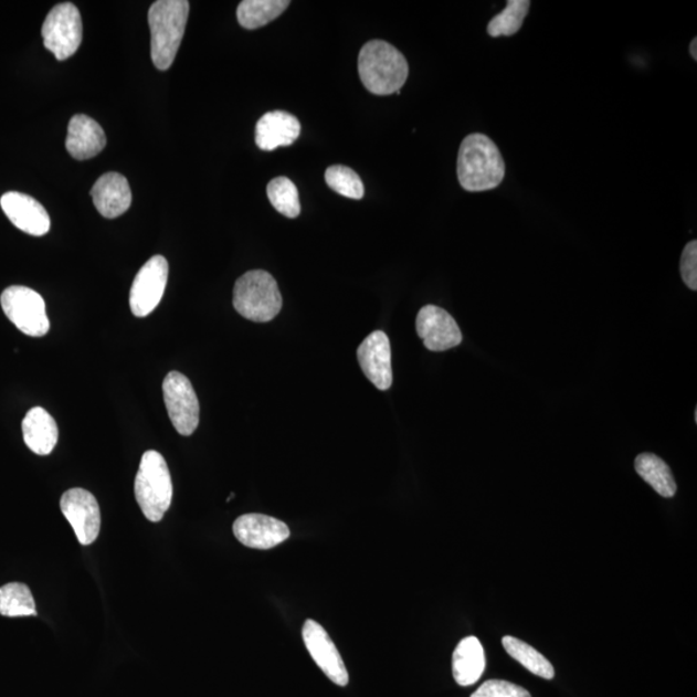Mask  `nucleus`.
I'll return each instance as SVG.
<instances>
[{
	"instance_id": "obj_25",
	"label": "nucleus",
	"mask_w": 697,
	"mask_h": 697,
	"mask_svg": "<svg viewBox=\"0 0 697 697\" xmlns=\"http://www.w3.org/2000/svg\"><path fill=\"white\" fill-rule=\"evenodd\" d=\"M531 2L528 0H509L504 11L489 21L487 33L489 36H511L524 27Z\"/></svg>"
},
{
	"instance_id": "obj_10",
	"label": "nucleus",
	"mask_w": 697,
	"mask_h": 697,
	"mask_svg": "<svg viewBox=\"0 0 697 697\" xmlns=\"http://www.w3.org/2000/svg\"><path fill=\"white\" fill-rule=\"evenodd\" d=\"M60 508L82 546L96 541L102 528V513L94 495L83 488L68 489L61 497Z\"/></svg>"
},
{
	"instance_id": "obj_4",
	"label": "nucleus",
	"mask_w": 697,
	"mask_h": 697,
	"mask_svg": "<svg viewBox=\"0 0 697 697\" xmlns=\"http://www.w3.org/2000/svg\"><path fill=\"white\" fill-rule=\"evenodd\" d=\"M135 496L144 516L160 522L171 507L173 486L170 469L159 452H145L135 479Z\"/></svg>"
},
{
	"instance_id": "obj_7",
	"label": "nucleus",
	"mask_w": 697,
	"mask_h": 697,
	"mask_svg": "<svg viewBox=\"0 0 697 697\" xmlns=\"http://www.w3.org/2000/svg\"><path fill=\"white\" fill-rule=\"evenodd\" d=\"M44 47L59 61L72 57L81 47L83 24L80 10L73 3H61L51 10L42 28Z\"/></svg>"
},
{
	"instance_id": "obj_22",
	"label": "nucleus",
	"mask_w": 697,
	"mask_h": 697,
	"mask_svg": "<svg viewBox=\"0 0 697 697\" xmlns=\"http://www.w3.org/2000/svg\"><path fill=\"white\" fill-rule=\"evenodd\" d=\"M288 0H243L236 10L242 28L255 30L277 20L288 9Z\"/></svg>"
},
{
	"instance_id": "obj_18",
	"label": "nucleus",
	"mask_w": 697,
	"mask_h": 697,
	"mask_svg": "<svg viewBox=\"0 0 697 697\" xmlns=\"http://www.w3.org/2000/svg\"><path fill=\"white\" fill-rule=\"evenodd\" d=\"M106 147L102 126L87 115H74L68 124L66 149L74 159L86 160L99 155Z\"/></svg>"
},
{
	"instance_id": "obj_28",
	"label": "nucleus",
	"mask_w": 697,
	"mask_h": 697,
	"mask_svg": "<svg viewBox=\"0 0 697 697\" xmlns=\"http://www.w3.org/2000/svg\"><path fill=\"white\" fill-rule=\"evenodd\" d=\"M472 697H531L526 688L508 680L489 679Z\"/></svg>"
},
{
	"instance_id": "obj_17",
	"label": "nucleus",
	"mask_w": 697,
	"mask_h": 697,
	"mask_svg": "<svg viewBox=\"0 0 697 697\" xmlns=\"http://www.w3.org/2000/svg\"><path fill=\"white\" fill-rule=\"evenodd\" d=\"M96 210L106 219L122 217L133 203L131 188L124 175L105 173L91 190Z\"/></svg>"
},
{
	"instance_id": "obj_14",
	"label": "nucleus",
	"mask_w": 697,
	"mask_h": 697,
	"mask_svg": "<svg viewBox=\"0 0 697 697\" xmlns=\"http://www.w3.org/2000/svg\"><path fill=\"white\" fill-rule=\"evenodd\" d=\"M233 532L243 546L252 549H272L289 538V528L277 518L265 515L241 516L233 525Z\"/></svg>"
},
{
	"instance_id": "obj_24",
	"label": "nucleus",
	"mask_w": 697,
	"mask_h": 697,
	"mask_svg": "<svg viewBox=\"0 0 697 697\" xmlns=\"http://www.w3.org/2000/svg\"><path fill=\"white\" fill-rule=\"evenodd\" d=\"M0 615L6 617L38 615L33 594L28 585L10 583L0 588Z\"/></svg>"
},
{
	"instance_id": "obj_23",
	"label": "nucleus",
	"mask_w": 697,
	"mask_h": 697,
	"mask_svg": "<svg viewBox=\"0 0 697 697\" xmlns=\"http://www.w3.org/2000/svg\"><path fill=\"white\" fill-rule=\"evenodd\" d=\"M503 646L505 651L520 665H524L528 672L543 679L555 678L556 672L553 665H551L548 658L541 655L538 650L527 645L526 642L507 635V637L503 638Z\"/></svg>"
},
{
	"instance_id": "obj_5",
	"label": "nucleus",
	"mask_w": 697,
	"mask_h": 697,
	"mask_svg": "<svg viewBox=\"0 0 697 697\" xmlns=\"http://www.w3.org/2000/svg\"><path fill=\"white\" fill-rule=\"evenodd\" d=\"M233 305L242 317L266 324L278 316L283 300L277 281L264 271H251L235 282Z\"/></svg>"
},
{
	"instance_id": "obj_30",
	"label": "nucleus",
	"mask_w": 697,
	"mask_h": 697,
	"mask_svg": "<svg viewBox=\"0 0 697 697\" xmlns=\"http://www.w3.org/2000/svg\"><path fill=\"white\" fill-rule=\"evenodd\" d=\"M696 43H697V40L696 38H694L691 44H689V55H691L695 61L697 60Z\"/></svg>"
},
{
	"instance_id": "obj_9",
	"label": "nucleus",
	"mask_w": 697,
	"mask_h": 697,
	"mask_svg": "<svg viewBox=\"0 0 697 697\" xmlns=\"http://www.w3.org/2000/svg\"><path fill=\"white\" fill-rule=\"evenodd\" d=\"M167 281V260L160 255L151 257L137 273L129 293V306L135 317H148L156 310L162 302Z\"/></svg>"
},
{
	"instance_id": "obj_6",
	"label": "nucleus",
	"mask_w": 697,
	"mask_h": 697,
	"mask_svg": "<svg viewBox=\"0 0 697 697\" xmlns=\"http://www.w3.org/2000/svg\"><path fill=\"white\" fill-rule=\"evenodd\" d=\"M2 309L22 334L42 337L50 331V319L43 297L25 286H11L0 296Z\"/></svg>"
},
{
	"instance_id": "obj_12",
	"label": "nucleus",
	"mask_w": 697,
	"mask_h": 697,
	"mask_svg": "<svg viewBox=\"0 0 697 697\" xmlns=\"http://www.w3.org/2000/svg\"><path fill=\"white\" fill-rule=\"evenodd\" d=\"M416 331L425 348L431 351H446L463 341L456 320L435 305H426L419 311Z\"/></svg>"
},
{
	"instance_id": "obj_21",
	"label": "nucleus",
	"mask_w": 697,
	"mask_h": 697,
	"mask_svg": "<svg viewBox=\"0 0 697 697\" xmlns=\"http://www.w3.org/2000/svg\"><path fill=\"white\" fill-rule=\"evenodd\" d=\"M635 471L663 497H673L677 493L676 480L664 460L654 454H641L635 458Z\"/></svg>"
},
{
	"instance_id": "obj_26",
	"label": "nucleus",
	"mask_w": 697,
	"mask_h": 697,
	"mask_svg": "<svg viewBox=\"0 0 697 697\" xmlns=\"http://www.w3.org/2000/svg\"><path fill=\"white\" fill-rule=\"evenodd\" d=\"M267 198L275 210L288 219H296L302 212L298 190L287 178L273 179L266 188Z\"/></svg>"
},
{
	"instance_id": "obj_3",
	"label": "nucleus",
	"mask_w": 697,
	"mask_h": 697,
	"mask_svg": "<svg viewBox=\"0 0 697 697\" xmlns=\"http://www.w3.org/2000/svg\"><path fill=\"white\" fill-rule=\"evenodd\" d=\"M189 11L187 0H158L150 7L151 60L158 71L172 66L186 34Z\"/></svg>"
},
{
	"instance_id": "obj_15",
	"label": "nucleus",
	"mask_w": 697,
	"mask_h": 697,
	"mask_svg": "<svg viewBox=\"0 0 697 697\" xmlns=\"http://www.w3.org/2000/svg\"><path fill=\"white\" fill-rule=\"evenodd\" d=\"M0 205L6 217L21 232L34 236H42L50 232V214L33 197L19 193V191H9L0 199Z\"/></svg>"
},
{
	"instance_id": "obj_29",
	"label": "nucleus",
	"mask_w": 697,
	"mask_h": 697,
	"mask_svg": "<svg viewBox=\"0 0 697 697\" xmlns=\"http://www.w3.org/2000/svg\"><path fill=\"white\" fill-rule=\"evenodd\" d=\"M680 277L689 289H697V242L687 243L680 256Z\"/></svg>"
},
{
	"instance_id": "obj_1",
	"label": "nucleus",
	"mask_w": 697,
	"mask_h": 697,
	"mask_svg": "<svg viewBox=\"0 0 697 697\" xmlns=\"http://www.w3.org/2000/svg\"><path fill=\"white\" fill-rule=\"evenodd\" d=\"M505 160L496 144L484 134L466 136L460 145L457 178L471 193L496 189L504 181Z\"/></svg>"
},
{
	"instance_id": "obj_8",
	"label": "nucleus",
	"mask_w": 697,
	"mask_h": 697,
	"mask_svg": "<svg viewBox=\"0 0 697 697\" xmlns=\"http://www.w3.org/2000/svg\"><path fill=\"white\" fill-rule=\"evenodd\" d=\"M163 397L168 416L179 434L189 436L199 425V402L191 382L178 371L167 374Z\"/></svg>"
},
{
	"instance_id": "obj_19",
	"label": "nucleus",
	"mask_w": 697,
	"mask_h": 697,
	"mask_svg": "<svg viewBox=\"0 0 697 697\" xmlns=\"http://www.w3.org/2000/svg\"><path fill=\"white\" fill-rule=\"evenodd\" d=\"M22 435L27 446L36 455H50L59 441V427L55 419L42 408H34L22 421Z\"/></svg>"
},
{
	"instance_id": "obj_2",
	"label": "nucleus",
	"mask_w": 697,
	"mask_h": 697,
	"mask_svg": "<svg viewBox=\"0 0 697 697\" xmlns=\"http://www.w3.org/2000/svg\"><path fill=\"white\" fill-rule=\"evenodd\" d=\"M358 73L367 91L378 96L400 95L408 82V60L394 45L373 40L359 52Z\"/></svg>"
},
{
	"instance_id": "obj_20",
	"label": "nucleus",
	"mask_w": 697,
	"mask_h": 697,
	"mask_svg": "<svg viewBox=\"0 0 697 697\" xmlns=\"http://www.w3.org/2000/svg\"><path fill=\"white\" fill-rule=\"evenodd\" d=\"M486 669L484 646L476 637H466L458 643L452 656V672L460 686L476 684Z\"/></svg>"
},
{
	"instance_id": "obj_27",
	"label": "nucleus",
	"mask_w": 697,
	"mask_h": 697,
	"mask_svg": "<svg viewBox=\"0 0 697 697\" xmlns=\"http://www.w3.org/2000/svg\"><path fill=\"white\" fill-rule=\"evenodd\" d=\"M325 179L327 186L337 194L356 199V201L365 197V186L361 178L349 167L341 165L328 167Z\"/></svg>"
},
{
	"instance_id": "obj_16",
	"label": "nucleus",
	"mask_w": 697,
	"mask_h": 697,
	"mask_svg": "<svg viewBox=\"0 0 697 697\" xmlns=\"http://www.w3.org/2000/svg\"><path fill=\"white\" fill-rule=\"evenodd\" d=\"M302 125L295 115L274 110L263 115L256 125V145L264 151L289 147L300 136Z\"/></svg>"
},
{
	"instance_id": "obj_13",
	"label": "nucleus",
	"mask_w": 697,
	"mask_h": 697,
	"mask_svg": "<svg viewBox=\"0 0 697 697\" xmlns=\"http://www.w3.org/2000/svg\"><path fill=\"white\" fill-rule=\"evenodd\" d=\"M358 362L374 387L388 390L393 384L392 349L386 332L374 331L367 336L357 350Z\"/></svg>"
},
{
	"instance_id": "obj_11",
	"label": "nucleus",
	"mask_w": 697,
	"mask_h": 697,
	"mask_svg": "<svg viewBox=\"0 0 697 697\" xmlns=\"http://www.w3.org/2000/svg\"><path fill=\"white\" fill-rule=\"evenodd\" d=\"M303 640L313 661L326 674V677L337 686H347L349 684L347 666H345L339 650L329 638L324 626L314 620H306L303 626Z\"/></svg>"
}]
</instances>
